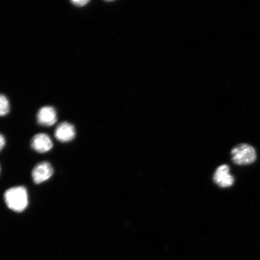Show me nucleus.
Listing matches in <instances>:
<instances>
[{"mask_svg": "<svg viewBox=\"0 0 260 260\" xmlns=\"http://www.w3.org/2000/svg\"><path fill=\"white\" fill-rule=\"evenodd\" d=\"M31 146L32 149L39 153H45L51 150L53 148V144L51 138L47 135L40 133V134L36 135L32 138Z\"/></svg>", "mask_w": 260, "mask_h": 260, "instance_id": "39448f33", "label": "nucleus"}, {"mask_svg": "<svg viewBox=\"0 0 260 260\" xmlns=\"http://www.w3.org/2000/svg\"><path fill=\"white\" fill-rule=\"evenodd\" d=\"M5 201L9 209L16 212H22L28 206L27 191L22 186L9 188L5 193Z\"/></svg>", "mask_w": 260, "mask_h": 260, "instance_id": "f257e3e1", "label": "nucleus"}, {"mask_svg": "<svg viewBox=\"0 0 260 260\" xmlns=\"http://www.w3.org/2000/svg\"><path fill=\"white\" fill-rule=\"evenodd\" d=\"M53 168L48 162H40L32 171V177L36 184H41L50 179L53 174Z\"/></svg>", "mask_w": 260, "mask_h": 260, "instance_id": "7ed1b4c3", "label": "nucleus"}, {"mask_svg": "<svg viewBox=\"0 0 260 260\" xmlns=\"http://www.w3.org/2000/svg\"><path fill=\"white\" fill-rule=\"evenodd\" d=\"M55 137L58 141L66 143L69 142L76 136V129L71 123L63 122L58 124L55 130Z\"/></svg>", "mask_w": 260, "mask_h": 260, "instance_id": "423d86ee", "label": "nucleus"}, {"mask_svg": "<svg viewBox=\"0 0 260 260\" xmlns=\"http://www.w3.org/2000/svg\"><path fill=\"white\" fill-rule=\"evenodd\" d=\"M10 105L9 100L4 95L0 94V116L7 115L9 112Z\"/></svg>", "mask_w": 260, "mask_h": 260, "instance_id": "6e6552de", "label": "nucleus"}, {"mask_svg": "<svg viewBox=\"0 0 260 260\" xmlns=\"http://www.w3.org/2000/svg\"><path fill=\"white\" fill-rule=\"evenodd\" d=\"M6 144V140L2 134H0V151L5 147Z\"/></svg>", "mask_w": 260, "mask_h": 260, "instance_id": "9d476101", "label": "nucleus"}, {"mask_svg": "<svg viewBox=\"0 0 260 260\" xmlns=\"http://www.w3.org/2000/svg\"><path fill=\"white\" fill-rule=\"evenodd\" d=\"M232 160L237 165H248L256 160L255 149L248 144H242L235 146L232 149Z\"/></svg>", "mask_w": 260, "mask_h": 260, "instance_id": "f03ea898", "label": "nucleus"}, {"mask_svg": "<svg viewBox=\"0 0 260 260\" xmlns=\"http://www.w3.org/2000/svg\"><path fill=\"white\" fill-rule=\"evenodd\" d=\"M38 122L40 125L50 126L57 121V113L53 107L46 106L42 107L37 115Z\"/></svg>", "mask_w": 260, "mask_h": 260, "instance_id": "0eeeda50", "label": "nucleus"}, {"mask_svg": "<svg viewBox=\"0 0 260 260\" xmlns=\"http://www.w3.org/2000/svg\"><path fill=\"white\" fill-rule=\"evenodd\" d=\"M213 180L219 187L226 188L233 186L235 178L230 174L229 166L223 165L216 169Z\"/></svg>", "mask_w": 260, "mask_h": 260, "instance_id": "20e7f679", "label": "nucleus"}, {"mask_svg": "<svg viewBox=\"0 0 260 260\" xmlns=\"http://www.w3.org/2000/svg\"><path fill=\"white\" fill-rule=\"evenodd\" d=\"M71 2L74 5L78 6V7H82V6L87 5L89 1L88 0H74Z\"/></svg>", "mask_w": 260, "mask_h": 260, "instance_id": "1a4fd4ad", "label": "nucleus"}]
</instances>
